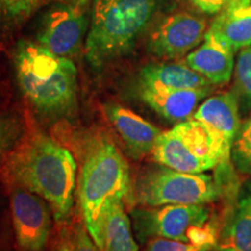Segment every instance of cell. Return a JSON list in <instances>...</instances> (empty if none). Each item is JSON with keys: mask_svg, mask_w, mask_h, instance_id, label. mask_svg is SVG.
<instances>
[{"mask_svg": "<svg viewBox=\"0 0 251 251\" xmlns=\"http://www.w3.org/2000/svg\"><path fill=\"white\" fill-rule=\"evenodd\" d=\"M7 186H20L46 200L57 222L74 207L77 164L72 153L41 131H27L1 168Z\"/></svg>", "mask_w": 251, "mask_h": 251, "instance_id": "6da1fadb", "label": "cell"}, {"mask_svg": "<svg viewBox=\"0 0 251 251\" xmlns=\"http://www.w3.org/2000/svg\"><path fill=\"white\" fill-rule=\"evenodd\" d=\"M15 76L31 107L48 119H68L78 108L77 69L69 57L39 43L20 41L13 55Z\"/></svg>", "mask_w": 251, "mask_h": 251, "instance_id": "7a4b0ae2", "label": "cell"}, {"mask_svg": "<svg viewBox=\"0 0 251 251\" xmlns=\"http://www.w3.org/2000/svg\"><path fill=\"white\" fill-rule=\"evenodd\" d=\"M133 188L129 165L115 144H94L81 165L79 203L84 224L101 251L108 211L115 202L133 201Z\"/></svg>", "mask_w": 251, "mask_h": 251, "instance_id": "3957f363", "label": "cell"}, {"mask_svg": "<svg viewBox=\"0 0 251 251\" xmlns=\"http://www.w3.org/2000/svg\"><path fill=\"white\" fill-rule=\"evenodd\" d=\"M164 0H96L85 42L96 69L128 55L161 9Z\"/></svg>", "mask_w": 251, "mask_h": 251, "instance_id": "277c9868", "label": "cell"}, {"mask_svg": "<svg viewBox=\"0 0 251 251\" xmlns=\"http://www.w3.org/2000/svg\"><path fill=\"white\" fill-rule=\"evenodd\" d=\"M130 220L142 242L163 237L214 249L222 226L205 205L139 206L131 208Z\"/></svg>", "mask_w": 251, "mask_h": 251, "instance_id": "5b68a950", "label": "cell"}, {"mask_svg": "<svg viewBox=\"0 0 251 251\" xmlns=\"http://www.w3.org/2000/svg\"><path fill=\"white\" fill-rule=\"evenodd\" d=\"M218 179L205 174H186L161 165L147 169L133 188V201L139 206L206 205L219 199Z\"/></svg>", "mask_w": 251, "mask_h": 251, "instance_id": "8992f818", "label": "cell"}, {"mask_svg": "<svg viewBox=\"0 0 251 251\" xmlns=\"http://www.w3.org/2000/svg\"><path fill=\"white\" fill-rule=\"evenodd\" d=\"M150 155L157 164L186 174H203L220 164L211 133L193 117L162 131Z\"/></svg>", "mask_w": 251, "mask_h": 251, "instance_id": "52a82bcc", "label": "cell"}, {"mask_svg": "<svg viewBox=\"0 0 251 251\" xmlns=\"http://www.w3.org/2000/svg\"><path fill=\"white\" fill-rule=\"evenodd\" d=\"M87 29L89 20L80 7L58 1L41 14L36 40L54 54L70 57L79 51Z\"/></svg>", "mask_w": 251, "mask_h": 251, "instance_id": "ba28073f", "label": "cell"}, {"mask_svg": "<svg viewBox=\"0 0 251 251\" xmlns=\"http://www.w3.org/2000/svg\"><path fill=\"white\" fill-rule=\"evenodd\" d=\"M9 205L17 242L25 251H42L51 233V208L27 188L8 186Z\"/></svg>", "mask_w": 251, "mask_h": 251, "instance_id": "9c48e42d", "label": "cell"}, {"mask_svg": "<svg viewBox=\"0 0 251 251\" xmlns=\"http://www.w3.org/2000/svg\"><path fill=\"white\" fill-rule=\"evenodd\" d=\"M207 24L188 12H177L163 19L150 33L148 50L159 58H178L203 41Z\"/></svg>", "mask_w": 251, "mask_h": 251, "instance_id": "30bf717a", "label": "cell"}, {"mask_svg": "<svg viewBox=\"0 0 251 251\" xmlns=\"http://www.w3.org/2000/svg\"><path fill=\"white\" fill-rule=\"evenodd\" d=\"M193 118L202 122L211 133L220 155L218 169L225 175L230 165L231 147L241 128L236 94L225 92L209 97L199 105Z\"/></svg>", "mask_w": 251, "mask_h": 251, "instance_id": "8fae6325", "label": "cell"}, {"mask_svg": "<svg viewBox=\"0 0 251 251\" xmlns=\"http://www.w3.org/2000/svg\"><path fill=\"white\" fill-rule=\"evenodd\" d=\"M103 113L120 135L133 158L140 159L151 153L157 139L162 134L159 128L120 103H106Z\"/></svg>", "mask_w": 251, "mask_h": 251, "instance_id": "7c38bea8", "label": "cell"}, {"mask_svg": "<svg viewBox=\"0 0 251 251\" xmlns=\"http://www.w3.org/2000/svg\"><path fill=\"white\" fill-rule=\"evenodd\" d=\"M212 92V86L202 89H165L139 85V97L152 111L168 121L179 124L193 117L194 112Z\"/></svg>", "mask_w": 251, "mask_h": 251, "instance_id": "4fadbf2b", "label": "cell"}, {"mask_svg": "<svg viewBox=\"0 0 251 251\" xmlns=\"http://www.w3.org/2000/svg\"><path fill=\"white\" fill-rule=\"evenodd\" d=\"M234 50L207 30L203 43L188 52L185 64L212 84L221 85L230 80L234 71Z\"/></svg>", "mask_w": 251, "mask_h": 251, "instance_id": "5bb4252c", "label": "cell"}, {"mask_svg": "<svg viewBox=\"0 0 251 251\" xmlns=\"http://www.w3.org/2000/svg\"><path fill=\"white\" fill-rule=\"evenodd\" d=\"M234 51L251 46V0H230L208 29Z\"/></svg>", "mask_w": 251, "mask_h": 251, "instance_id": "9a60e30c", "label": "cell"}, {"mask_svg": "<svg viewBox=\"0 0 251 251\" xmlns=\"http://www.w3.org/2000/svg\"><path fill=\"white\" fill-rule=\"evenodd\" d=\"M139 85L165 89H202L212 83L183 63H149L139 72Z\"/></svg>", "mask_w": 251, "mask_h": 251, "instance_id": "2e32d148", "label": "cell"}, {"mask_svg": "<svg viewBox=\"0 0 251 251\" xmlns=\"http://www.w3.org/2000/svg\"><path fill=\"white\" fill-rule=\"evenodd\" d=\"M216 251H251V196L240 200L220 230Z\"/></svg>", "mask_w": 251, "mask_h": 251, "instance_id": "e0dca14e", "label": "cell"}, {"mask_svg": "<svg viewBox=\"0 0 251 251\" xmlns=\"http://www.w3.org/2000/svg\"><path fill=\"white\" fill-rule=\"evenodd\" d=\"M50 0H0V45H4Z\"/></svg>", "mask_w": 251, "mask_h": 251, "instance_id": "ac0fdd59", "label": "cell"}, {"mask_svg": "<svg viewBox=\"0 0 251 251\" xmlns=\"http://www.w3.org/2000/svg\"><path fill=\"white\" fill-rule=\"evenodd\" d=\"M130 216L124 202H115L108 211L105 225V249L107 251H137Z\"/></svg>", "mask_w": 251, "mask_h": 251, "instance_id": "d6986e66", "label": "cell"}, {"mask_svg": "<svg viewBox=\"0 0 251 251\" xmlns=\"http://www.w3.org/2000/svg\"><path fill=\"white\" fill-rule=\"evenodd\" d=\"M26 134V120L20 113L0 109V170Z\"/></svg>", "mask_w": 251, "mask_h": 251, "instance_id": "ffe728a7", "label": "cell"}, {"mask_svg": "<svg viewBox=\"0 0 251 251\" xmlns=\"http://www.w3.org/2000/svg\"><path fill=\"white\" fill-rule=\"evenodd\" d=\"M58 229L50 251H101L87 230L84 221L65 224Z\"/></svg>", "mask_w": 251, "mask_h": 251, "instance_id": "44dd1931", "label": "cell"}, {"mask_svg": "<svg viewBox=\"0 0 251 251\" xmlns=\"http://www.w3.org/2000/svg\"><path fill=\"white\" fill-rule=\"evenodd\" d=\"M231 158L241 174L251 176V114L238 130L231 147Z\"/></svg>", "mask_w": 251, "mask_h": 251, "instance_id": "7402d4cb", "label": "cell"}, {"mask_svg": "<svg viewBox=\"0 0 251 251\" xmlns=\"http://www.w3.org/2000/svg\"><path fill=\"white\" fill-rule=\"evenodd\" d=\"M235 79L238 93L251 105V46L241 49L235 67Z\"/></svg>", "mask_w": 251, "mask_h": 251, "instance_id": "603a6c76", "label": "cell"}, {"mask_svg": "<svg viewBox=\"0 0 251 251\" xmlns=\"http://www.w3.org/2000/svg\"><path fill=\"white\" fill-rule=\"evenodd\" d=\"M214 248L208 246L183 242V241L170 240V238L152 237L147 241V246L143 251H211Z\"/></svg>", "mask_w": 251, "mask_h": 251, "instance_id": "cb8c5ba5", "label": "cell"}, {"mask_svg": "<svg viewBox=\"0 0 251 251\" xmlns=\"http://www.w3.org/2000/svg\"><path fill=\"white\" fill-rule=\"evenodd\" d=\"M192 4L206 14H218L230 0H190Z\"/></svg>", "mask_w": 251, "mask_h": 251, "instance_id": "d4e9b609", "label": "cell"}, {"mask_svg": "<svg viewBox=\"0 0 251 251\" xmlns=\"http://www.w3.org/2000/svg\"><path fill=\"white\" fill-rule=\"evenodd\" d=\"M65 1L69 2V4H72L75 6H77V7H81V6H84L87 2L92 1V0H65Z\"/></svg>", "mask_w": 251, "mask_h": 251, "instance_id": "484cf974", "label": "cell"}, {"mask_svg": "<svg viewBox=\"0 0 251 251\" xmlns=\"http://www.w3.org/2000/svg\"><path fill=\"white\" fill-rule=\"evenodd\" d=\"M103 251H107V249H103Z\"/></svg>", "mask_w": 251, "mask_h": 251, "instance_id": "4316f807", "label": "cell"}, {"mask_svg": "<svg viewBox=\"0 0 251 251\" xmlns=\"http://www.w3.org/2000/svg\"><path fill=\"white\" fill-rule=\"evenodd\" d=\"M211 251H212V250H211ZM215 251H216V250H215Z\"/></svg>", "mask_w": 251, "mask_h": 251, "instance_id": "83f0119b", "label": "cell"}]
</instances>
